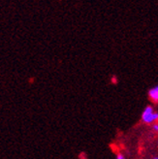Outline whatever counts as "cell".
Instances as JSON below:
<instances>
[{"label": "cell", "instance_id": "cell-1", "mask_svg": "<svg viewBox=\"0 0 158 159\" xmlns=\"http://www.w3.org/2000/svg\"><path fill=\"white\" fill-rule=\"evenodd\" d=\"M142 120L147 124H151L158 120V113L153 112V108L151 106H147L142 115Z\"/></svg>", "mask_w": 158, "mask_h": 159}, {"label": "cell", "instance_id": "cell-2", "mask_svg": "<svg viewBox=\"0 0 158 159\" xmlns=\"http://www.w3.org/2000/svg\"><path fill=\"white\" fill-rule=\"evenodd\" d=\"M148 96L153 102H158V85L148 91Z\"/></svg>", "mask_w": 158, "mask_h": 159}, {"label": "cell", "instance_id": "cell-3", "mask_svg": "<svg viewBox=\"0 0 158 159\" xmlns=\"http://www.w3.org/2000/svg\"><path fill=\"white\" fill-rule=\"evenodd\" d=\"M152 130L155 132H158V123H154L152 125Z\"/></svg>", "mask_w": 158, "mask_h": 159}, {"label": "cell", "instance_id": "cell-4", "mask_svg": "<svg viewBox=\"0 0 158 159\" xmlns=\"http://www.w3.org/2000/svg\"><path fill=\"white\" fill-rule=\"evenodd\" d=\"M116 159H125V158H124V156H123L122 154H120H120H117Z\"/></svg>", "mask_w": 158, "mask_h": 159}, {"label": "cell", "instance_id": "cell-5", "mask_svg": "<svg viewBox=\"0 0 158 159\" xmlns=\"http://www.w3.org/2000/svg\"><path fill=\"white\" fill-rule=\"evenodd\" d=\"M152 159H158V157H154V158H152Z\"/></svg>", "mask_w": 158, "mask_h": 159}]
</instances>
